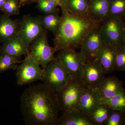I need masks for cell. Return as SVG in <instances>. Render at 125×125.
Masks as SVG:
<instances>
[{"instance_id": "ffe728a7", "label": "cell", "mask_w": 125, "mask_h": 125, "mask_svg": "<svg viewBox=\"0 0 125 125\" xmlns=\"http://www.w3.org/2000/svg\"><path fill=\"white\" fill-rule=\"evenodd\" d=\"M89 0H66L61 7H64L67 10L81 15L88 14Z\"/></svg>"}, {"instance_id": "ba28073f", "label": "cell", "mask_w": 125, "mask_h": 125, "mask_svg": "<svg viewBox=\"0 0 125 125\" xmlns=\"http://www.w3.org/2000/svg\"><path fill=\"white\" fill-rule=\"evenodd\" d=\"M45 32L40 22L39 16L33 17L30 15H24L20 20L18 36L29 49L33 42Z\"/></svg>"}, {"instance_id": "277c9868", "label": "cell", "mask_w": 125, "mask_h": 125, "mask_svg": "<svg viewBox=\"0 0 125 125\" xmlns=\"http://www.w3.org/2000/svg\"><path fill=\"white\" fill-rule=\"evenodd\" d=\"M100 26L105 42L115 48L124 45L125 28L122 19L107 16Z\"/></svg>"}, {"instance_id": "e0dca14e", "label": "cell", "mask_w": 125, "mask_h": 125, "mask_svg": "<svg viewBox=\"0 0 125 125\" xmlns=\"http://www.w3.org/2000/svg\"><path fill=\"white\" fill-rule=\"evenodd\" d=\"M58 125H95L89 117L78 108L62 114L58 118Z\"/></svg>"}, {"instance_id": "1f68e13d", "label": "cell", "mask_w": 125, "mask_h": 125, "mask_svg": "<svg viewBox=\"0 0 125 125\" xmlns=\"http://www.w3.org/2000/svg\"><path fill=\"white\" fill-rule=\"evenodd\" d=\"M122 125H125V112H123V118Z\"/></svg>"}, {"instance_id": "484cf974", "label": "cell", "mask_w": 125, "mask_h": 125, "mask_svg": "<svg viewBox=\"0 0 125 125\" xmlns=\"http://www.w3.org/2000/svg\"><path fill=\"white\" fill-rule=\"evenodd\" d=\"M21 5L19 0H6L1 11L9 16L18 15Z\"/></svg>"}, {"instance_id": "5b68a950", "label": "cell", "mask_w": 125, "mask_h": 125, "mask_svg": "<svg viewBox=\"0 0 125 125\" xmlns=\"http://www.w3.org/2000/svg\"><path fill=\"white\" fill-rule=\"evenodd\" d=\"M84 88L80 81L72 79L56 94L60 111L62 114L78 108L79 99Z\"/></svg>"}, {"instance_id": "f1b7e54d", "label": "cell", "mask_w": 125, "mask_h": 125, "mask_svg": "<svg viewBox=\"0 0 125 125\" xmlns=\"http://www.w3.org/2000/svg\"><path fill=\"white\" fill-rule=\"evenodd\" d=\"M50 0L54 2H57L59 5V7H62V6L64 5L66 0Z\"/></svg>"}, {"instance_id": "9a60e30c", "label": "cell", "mask_w": 125, "mask_h": 125, "mask_svg": "<svg viewBox=\"0 0 125 125\" xmlns=\"http://www.w3.org/2000/svg\"><path fill=\"white\" fill-rule=\"evenodd\" d=\"M10 17L4 14L0 16V43H2L18 36L20 20H13Z\"/></svg>"}, {"instance_id": "4fadbf2b", "label": "cell", "mask_w": 125, "mask_h": 125, "mask_svg": "<svg viewBox=\"0 0 125 125\" xmlns=\"http://www.w3.org/2000/svg\"><path fill=\"white\" fill-rule=\"evenodd\" d=\"M95 90L101 99L110 98L125 90L122 81L115 76L104 78Z\"/></svg>"}, {"instance_id": "836d02e7", "label": "cell", "mask_w": 125, "mask_h": 125, "mask_svg": "<svg viewBox=\"0 0 125 125\" xmlns=\"http://www.w3.org/2000/svg\"><path fill=\"white\" fill-rule=\"evenodd\" d=\"M124 45L125 46V38H124Z\"/></svg>"}, {"instance_id": "7c38bea8", "label": "cell", "mask_w": 125, "mask_h": 125, "mask_svg": "<svg viewBox=\"0 0 125 125\" xmlns=\"http://www.w3.org/2000/svg\"><path fill=\"white\" fill-rule=\"evenodd\" d=\"M101 100L95 90L84 88L79 99L78 108L85 115L89 116L101 104Z\"/></svg>"}, {"instance_id": "d6a6232c", "label": "cell", "mask_w": 125, "mask_h": 125, "mask_svg": "<svg viewBox=\"0 0 125 125\" xmlns=\"http://www.w3.org/2000/svg\"><path fill=\"white\" fill-rule=\"evenodd\" d=\"M123 22H124V25H125V15L123 19Z\"/></svg>"}, {"instance_id": "4dcf8cb0", "label": "cell", "mask_w": 125, "mask_h": 125, "mask_svg": "<svg viewBox=\"0 0 125 125\" xmlns=\"http://www.w3.org/2000/svg\"><path fill=\"white\" fill-rule=\"evenodd\" d=\"M6 0H0V11L1 10Z\"/></svg>"}, {"instance_id": "603a6c76", "label": "cell", "mask_w": 125, "mask_h": 125, "mask_svg": "<svg viewBox=\"0 0 125 125\" xmlns=\"http://www.w3.org/2000/svg\"><path fill=\"white\" fill-rule=\"evenodd\" d=\"M22 62L21 57L7 55H0V73L10 70L16 69L18 64Z\"/></svg>"}, {"instance_id": "83f0119b", "label": "cell", "mask_w": 125, "mask_h": 125, "mask_svg": "<svg viewBox=\"0 0 125 125\" xmlns=\"http://www.w3.org/2000/svg\"><path fill=\"white\" fill-rule=\"evenodd\" d=\"M123 118V112L112 110L104 125H122Z\"/></svg>"}, {"instance_id": "52a82bcc", "label": "cell", "mask_w": 125, "mask_h": 125, "mask_svg": "<svg viewBox=\"0 0 125 125\" xmlns=\"http://www.w3.org/2000/svg\"><path fill=\"white\" fill-rule=\"evenodd\" d=\"M28 55L38 63L43 70L49 62L56 59L54 56L55 52L49 45L45 32L31 43Z\"/></svg>"}, {"instance_id": "8fae6325", "label": "cell", "mask_w": 125, "mask_h": 125, "mask_svg": "<svg viewBox=\"0 0 125 125\" xmlns=\"http://www.w3.org/2000/svg\"><path fill=\"white\" fill-rule=\"evenodd\" d=\"M105 74L96 59L85 61L80 81L84 88L95 90L105 78Z\"/></svg>"}, {"instance_id": "8992f818", "label": "cell", "mask_w": 125, "mask_h": 125, "mask_svg": "<svg viewBox=\"0 0 125 125\" xmlns=\"http://www.w3.org/2000/svg\"><path fill=\"white\" fill-rule=\"evenodd\" d=\"M56 58L64 66L72 79L80 81L83 76L85 58L75 50L64 49L59 51Z\"/></svg>"}, {"instance_id": "44dd1931", "label": "cell", "mask_w": 125, "mask_h": 125, "mask_svg": "<svg viewBox=\"0 0 125 125\" xmlns=\"http://www.w3.org/2000/svg\"><path fill=\"white\" fill-rule=\"evenodd\" d=\"M101 104L107 106L112 111L125 112V90L110 98L101 99Z\"/></svg>"}, {"instance_id": "f546056e", "label": "cell", "mask_w": 125, "mask_h": 125, "mask_svg": "<svg viewBox=\"0 0 125 125\" xmlns=\"http://www.w3.org/2000/svg\"><path fill=\"white\" fill-rule=\"evenodd\" d=\"M19 0L21 4H23L30 1H32L36 2V0Z\"/></svg>"}, {"instance_id": "4316f807", "label": "cell", "mask_w": 125, "mask_h": 125, "mask_svg": "<svg viewBox=\"0 0 125 125\" xmlns=\"http://www.w3.org/2000/svg\"><path fill=\"white\" fill-rule=\"evenodd\" d=\"M114 67L115 70H125V46L124 45L116 48L114 58Z\"/></svg>"}, {"instance_id": "3957f363", "label": "cell", "mask_w": 125, "mask_h": 125, "mask_svg": "<svg viewBox=\"0 0 125 125\" xmlns=\"http://www.w3.org/2000/svg\"><path fill=\"white\" fill-rule=\"evenodd\" d=\"M72 79L69 72L56 59L49 62L43 70L42 80L43 83L56 94Z\"/></svg>"}, {"instance_id": "ac0fdd59", "label": "cell", "mask_w": 125, "mask_h": 125, "mask_svg": "<svg viewBox=\"0 0 125 125\" xmlns=\"http://www.w3.org/2000/svg\"><path fill=\"white\" fill-rule=\"evenodd\" d=\"M110 0H89L88 15L100 23L108 16Z\"/></svg>"}, {"instance_id": "7402d4cb", "label": "cell", "mask_w": 125, "mask_h": 125, "mask_svg": "<svg viewBox=\"0 0 125 125\" xmlns=\"http://www.w3.org/2000/svg\"><path fill=\"white\" fill-rule=\"evenodd\" d=\"M112 111L106 105L101 104L89 117L95 125H104Z\"/></svg>"}, {"instance_id": "cb8c5ba5", "label": "cell", "mask_w": 125, "mask_h": 125, "mask_svg": "<svg viewBox=\"0 0 125 125\" xmlns=\"http://www.w3.org/2000/svg\"><path fill=\"white\" fill-rule=\"evenodd\" d=\"M125 15V0H110L108 16L121 18Z\"/></svg>"}, {"instance_id": "5bb4252c", "label": "cell", "mask_w": 125, "mask_h": 125, "mask_svg": "<svg viewBox=\"0 0 125 125\" xmlns=\"http://www.w3.org/2000/svg\"><path fill=\"white\" fill-rule=\"evenodd\" d=\"M116 48L104 42L97 54L96 60L105 74L115 71L114 65Z\"/></svg>"}, {"instance_id": "30bf717a", "label": "cell", "mask_w": 125, "mask_h": 125, "mask_svg": "<svg viewBox=\"0 0 125 125\" xmlns=\"http://www.w3.org/2000/svg\"><path fill=\"white\" fill-rule=\"evenodd\" d=\"M104 42L99 23L83 40L80 52L84 57L85 61L96 60L97 54Z\"/></svg>"}, {"instance_id": "d6986e66", "label": "cell", "mask_w": 125, "mask_h": 125, "mask_svg": "<svg viewBox=\"0 0 125 125\" xmlns=\"http://www.w3.org/2000/svg\"><path fill=\"white\" fill-rule=\"evenodd\" d=\"M59 12L39 16L40 22L44 29L51 31L54 36L57 33L60 27L61 17L59 15Z\"/></svg>"}, {"instance_id": "e575fe53", "label": "cell", "mask_w": 125, "mask_h": 125, "mask_svg": "<svg viewBox=\"0 0 125 125\" xmlns=\"http://www.w3.org/2000/svg\"></svg>"}, {"instance_id": "d4e9b609", "label": "cell", "mask_w": 125, "mask_h": 125, "mask_svg": "<svg viewBox=\"0 0 125 125\" xmlns=\"http://www.w3.org/2000/svg\"><path fill=\"white\" fill-rule=\"evenodd\" d=\"M37 8L44 14L59 12V5L57 2L50 0H37Z\"/></svg>"}, {"instance_id": "7a4b0ae2", "label": "cell", "mask_w": 125, "mask_h": 125, "mask_svg": "<svg viewBox=\"0 0 125 125\" xmlns=\"http://www.w3.org/2000/svg\"><path fill=\"white\" fill-rule=\"evenodd\" d=\"M62 12L60 27L54 35L55 52L61 49L80 48L86 36L99 24L88 15H81L71 13L64 7Z\"/></svg>"}, {"instance_id": "2e32d148", "label": "cell", "mask_w": 125, "mask_h": 125, "mask_svg": "<svg viewBox=\"0 0 125 125\" xmlns=\"http://www.w3.org/2000/svg\"><path fill=\"white\" fill-rule=\"evenodd\" d=\"M29 53V49L18 37L10 39L0 46V55L7 54L21 57L27 56Z\"/></svg>"}, {"instance_id": "9c48e42d", "label": "cell", "mask_w": 125, "mask_h": 125, "mask_svg": "<svg viewBox=\"0 0 125 125\" xmlns=\"http://www.w3.org/2000/svg\"><path fill=\"white\" fill-rule=\"evenodd\" d=\"M16 70L17 83L20 86L42 80L43 73V69L40 65L28 55Z\"/></svg>"}, {"instance_id": "6da1fadb", "label": "cell", "mask_w": 125, "mask_h": 125, "mask_svg": "<svg viewBox=\"0 0 125 125\" xmlns=\"http://www.w3.org/2000/svg\"><path fill=\"white\" fill-rule=\"evenodd\" d=\"M21 112L27 125H56L60 109L56 94L44 83L30 86L20 98Z\"/></svg>"}]
</instances>
